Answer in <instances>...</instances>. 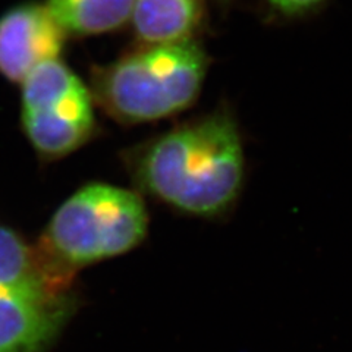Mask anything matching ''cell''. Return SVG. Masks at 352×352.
Masks as SVG:
<instances>
[{"label":"cell","mask_w":352,"mask_h":352,"mask_svg":"<svg viewBox=\"0 0 352 352\" xmlns=\"http://www.w3.org/2000/svg\"><path fill=\"white\" fill-rule=\"evenodd\" d=\"M138 191L181 213L217 219L235 207L245 179L239 126L228 107L195 116L122 153Z\"/></svg>","instance_id":"1"},{"label":"cell","mask_w":352,"mask_h":352,"mask_svg":"<svg viewBox=\"0 0 352 352\" xmlns=\"http://www.w3.org/2000/svg\"><path fill=\"white\" fill-rule=\"evenodd\" d=\"M208 56L194 38L147 44L91 71L94 103L116 122H156L188 109L201 93Z\"/></svg>","instance_id":"2"},{"label":"cell","mask_w":352,"mask_h":352,"mask_svg":"<svg viewBox=\"0 0 352 352\" xmlns=\"http://www.w3.org/2000/svg\"><path fill=\"white\" fill-rule=\"evenodd\" d=\"M148 232L142 197L104 182L81 186L52 216L38 245L65 273L137 248Z\"/></svg>","instance_id":"3"},{"label":"cell","mask_w":352,"mask_h":352,"mask_svg":"<svg viewBox=\"0 0 352 352\" xmlns=\"http://www.w3.org/2000/svg\"><path fill=\"white\" fill-rule=\"evenodd\" d=\"M21 85L22 128L41 160L69 156L96 135L90 88L60 59L40 65Z\"/></svg>","instance_id":"4"},{"label":"cell","mask_w":352,"mask_h":352,"mask_svg":"<svg viewBox=\"0 0 352 352\" xmlns=\"http://www.w3.org/2000/svg\"><path fill=\"white\" fill-rule=\"evenodd\" d=\"M76 307L74 289H0V352H46Z\"/></svg>","instance_id":"5"},{"label":"cell","mask_w":352,"mask_h":352,"mask_svg":"<svg viewBox=\"0 0 352 352\" xmlns=\"http://www.w3.org/2000/svg\"><path fill=\"white\" fill-rule=\"evenodd\" d=\"M66 32L44 5H21L0 18V74L22 84L40 65L59 59Z\"/></svg>","instance_id":"6"},{"label":"cell","mask_w":352,"mask_h":352,"mask_svg":"<svg viewBox=\"0 0 352 352\" xmlns=\"http://www.w3.org/2000/svg\"><path fill=\"white\" fill-rule=\"evenodd\" d=\"M0 289L72 291L74 276L60 270L38 244L0 225Z\"/></svg>","instance_id":"7"},{"label":"cell","mask_w":352,"mask_h":352,"mask_svg":"<svg viewBox=\"0 0 352 352\" xmlns=\"http://www.w3.org/2000/svg\"><path fill=\"white\" fill-rule=\"evenodd\" d=\"M203 15V0H135L131 21L146 44H166L192 38Z\"/></svg>","instance_id":"8"},{"label":"cell","mask_w":352,"mask_h":352,"mask_svg":"<svg viewBox=\"0 0 352 352\" xmlns=\"http://www.w3.org/2000/svg\"><path fill=\"white\" fill-rule=\"evenodd\" d=\"M135 0H47L44 6L65 32L94 36L122 27Z\"/></svg>","instance_id":"9"},{"label":"cell","mask_w":352,"mask_h":352,"mask_svg":"<svg viewBox=\"0 0 352 352\" xmlns=\"http://www.w3.org/2000/svg\"><path fill=\"white\" fill-rule=\"evenodd\" d=\"M326 2L327 0H267L274 12L286 19H298L316 14Z\"/></svg>","instance_id":"10"}]
</instances>
